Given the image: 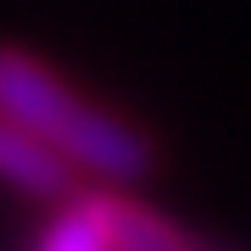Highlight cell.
Instances as JSON below:
<instances>
[{
  "mask_svg": "<svg viewBox=\"0 0 251 251\" xmlns=\"http://www.w3.org/2000/svg\"><path fill=\"white\" fill-rule=\"evenodd\" d=\"M90 201H95V218L106 229L112 251H229L224 240L168 218L162 206L128 196L123 184H90Z\"/></svg>",
  "mask_w": 251,
  "mask_h": 251,
  "instance_id": "7a4b0ae2",
  "label": "cell"
},
{
  "mask_svg": "<svg viewBox=\"0 0 251 251\" xmlns=\"http://www.w3.org/2000/svg\"><path fill=\"white\" fill-rule=\"evenodd\" d=\"M0 184L11 190V196H28V201H45V206H62L73 201L84 184V173L73 168V162L56 151L50 140H39L28 123L0 112Z\"/></svg>",
  "mask_w": 251,
  "mask_h": 251,
  "instance_id": "3957f363",
  "label": "cell"
},
{
  "mask_svg": "<svg viewBox=\"0 0 251 251\" xmlns=\"http://www.w3.org/2000/svg\"><path fill=\"white\" fill-rule=\"evenodd\" d=\"M0 112L28 123L39 140H50L84 179L140 184L156 168V145L134 117L84 95L56 62L11 39H0Z\"/></svg>",
  "mask_w": 251,
  "mask_h": 251,
  "instance_id": "6da1fadb",
  "label": "cell"
},
{
  "mask_svg": "<svg viewBox=\"0 0 251 251\" xmlns=\"http://www.w3.org/2000/svg\"><path fill=\"white\" fill-rule=\"evenodd\" d=\"M28 251H112L106 229H100V218H95L90 184H84L73 201L50 206V218L39 224V234H34V246H28Z\"/></svg>",
  "mask_w": 251,
  "mask_h": 251,
  "instance_id": "277c9868",
  "label": "cell"
}]
</instances>
